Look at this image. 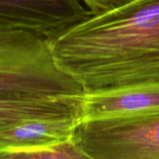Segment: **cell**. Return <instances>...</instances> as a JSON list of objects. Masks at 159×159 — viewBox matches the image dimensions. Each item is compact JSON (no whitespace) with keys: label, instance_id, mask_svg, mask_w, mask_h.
I'll return each mask as SVG.
<instances>
[{"label":"cell","instance_id":"obj_9","mask_svg":"<svg viewBox=\"0 0 159 159\" xmlns=\"http://www.w3.org/2000/svg\"><path fill=\"white\" fill-rule=\"evenodd\" d=\"M138 0H83L93 15L106 13Z\"/></svg>","mask_w":159,"mask_h":159},{"label":"cell","instance_id":"obj_5","mask_svg":"<svg viewBox=\"0 0 159 159\" xmlns=\"http://www.w3.org/2000/svg\"><path fill=\"white\" fill-rule=\"evenodd\" d=\"M84 94L35 96L0 93V131L34 120L83 119Z\"/></svg>","mask_w":159,"mask_h":159},{"label":"cell","instance_id":"obj_6","mask_svg":"<svg viewBox=\"0 0 159 159\" xmlns=\"http://www.w3.org/2000/svg\"><path fill=\"white\" fill-rule=\"evenodd\" d=\"M157 111H159V84L85 93L83 98V119L138 116Z\"/></svg>","mask_w":159,"mask_h":159},{"label":"cell","instance_id":"obj_4","mask_svg":"<svg viewBox=\"0 0 159 159\" xmlns=\"http://www.w3.org/2000/svg\"><path fill=\"white\" fill-rule=\"evenodd\" d=\"M83 0H0V30H26L46 39L93 16Z\"/></svg>","mask_w":159,"mask_h":159},{"label":"cell","instance_id":"obj_2","mask_svg":"<svg viewBox=\"0 0 159 159\" xmlns=\"http://www.w3.org/2000/svg\"><path fill=\"white\" fill-rule=\"evenodd\" d=\"M0 93L59 96L85 92L57 65L45 37L26 30H0Z\"/></svg>","mask_w":159,"mask_h":159},{"label":"cell","instance_id":"obj_1","mask_svg":"<svg viewBox=\"0 0 159 159\" xmlns=\"http://www.w3.org/2000/svg\"><path fill=\"white\" fill-rule=\"evenodd\" d=\"M57 65L85 93L159 84V0L93 15L48 38Z\"/></svg>","mask_w":159,"mask_h":159},{"label":"cell","instance_id":"obj_7","mask_svg":"<svg viewBox=\"0 0 159 159\" xmlns=\"http://www.w3.org/2000/svg\"><path fill=\"white\" fill-rule=\"evenodd\" d=\"M79 117L34 120L0 131V158L9 152L39 148L73 138Z\"/></svg>","mask_w":159,"mask_h":159},{"label":"cell","instance_id":"obj_8","mask_svg":"<svg viewBox=\"0 0 159 159\" xmlns=\"http://www.w3.org/2000/svg\"><path fill=\"white\" fill-rule=\"evenodd\" d=\"M1 158L87 159V157L76 146L72 138L67 141L39 148L6 153L1 157Z\"/></svg>","mask_w":159,"mask_h":159},{"label":"cell","instance_id":"obj_3","mask_svg":"<svg viewBox=\"0 0 159 159\" xmlns=\"http://www.w3.org/2000/svg\"><path fill=\"white\" fill-rule=\"evenodd\" d=\"M73 141L87 159H159V111L83 119Z\"/></svg>","mask_w":159,"mask_h":159}]
</instances>
